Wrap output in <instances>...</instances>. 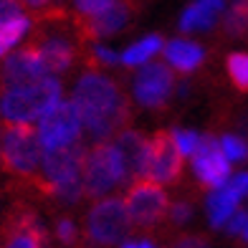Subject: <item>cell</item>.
<instances>
[{
  "instance_id": "6da1fadb",
  "label": "cell",
  "mask_w": 248,
  "mask_h": 248,
  "mask_svg": "<svg viewBox=\"0 0 248 248\" xmlns=\"http://www.w3.org/2000/svg\"><path fill=\"white\" fill-rule=\"evenodd\" d=\"M71 101L84 122V132L94 142L114 140L129 122V101L114 78L99 69H86L74 86Z\"/></svg>"
},
{
  "instance_id": "7a4b0ae2",
  "label": "cell",
  "mask_w": 248,
  "mask_h": 248,
  "mask_svg": "<svg viewBox=\"0 0 248 248\" xmlns=\"http://www.w3.org/2000/svg\"><path fill=\"white\" fill-rule=\"evenodd\" d=\"M61 81L56 74H46L33 81L13 84L0 89V119L16 124L38 122L48 109L61 101Z\"/></svg>"
},
{
  "instance_id": "3957f363",
  "label": "cell",
  "mask_w": 248,
  "mask_h": 248,
  "mask_svg": "<svg viewBox=\"0 0 248 248\" xmlns=\"http://www.w3.org/2000/svg\"><path fill=\"white\" fill-rule=\"evenodd\" d=\"M41 157H43V147L38 140V129L33 124L3 122V134H0V167L8 175L36 185L38 172H41Z\"/></svg>"
},
{
  "instance_id": "277c9868",
  "label": "cell",
  "mask_w": 248,
  "mask_h": 248,
  "mask_svg": "<svg viewBox=\"0 0 248 248\" xmlns=\"http://www.w3.org/2000/svg\"><path fill=\"white\" fill-rule=\"evenodd\" d=\"M81 177H84V193L92 200H99L109 193H114L127 180L122 155H119V147L114 144V140H99L94 142V147H89L84 152Z\"/></svg>"
},
{
  "instance_id": "5b68a950",
  "label": "cell",
  "mask_w": 248,
  "mask_h": 248,
  "mask_svg": "<svg viewBox=\"0 0 248 248\" xmlns=\"http://www.w3.org/2000/svg\"><path fill=\"white\" fill-rule=\"evenodd\" d=\"M132 220L124 198L114 195H104L99 198L86 213V223H84V233L86 238L96 243V246H109V243H122L129 235Z\"/></svg>"
},
{
  "instance_id": "8992f818",
  "label": "cell",
  "mask_w": 248,
  "mask_h": 248,
  "mask_svg": "<svg viewBox=\"0 0 248 248\" xmlns=\"http://www.w3.org/2000/svg\"><path fill=\"white\" fill-rule=\"evenodd\" d=\"M124 205H127L132 228L137 231H150L157 228L170 213V198H167L165 187L155 183L150 177L134 180L124 193Z\"/></svg>"
},
{
  "instance_id": "52a82bcc",
  "label": "cell",
  "mask_w": 248,
  "mask_h": 248,
  "mask_svg": "<svg viewBox=\"0 0 248 248\" xmlns=\"http://www.w3.org/2000/svg\"><path fill=\"white\" fill-rule=\"evenodd\" d=\"M38 140L43 150H56V147H69V144H78L84 134V122L78 114L76 104L69 101H59L53 109L38 119Z\"/></svg>"
},
{
  "instance_id": "ba28073f",
  "label": "cell",
  "mask_w": 248,
  "mask_h": 248,
  "mask_svg": "<svg viewBox=\"0 0 248 248\" xmlns=\"http://www.w3.org/2000/svg\"><path fill=\"white\" fill-rule=\"evenodd\" d=\"M175 89V69L170 63H157V61H147L142 66V71L134 76L132 84V96L140 107L147 109H157L170 99Z\"/></svg>"
},
{
  "instance_id": "9c48e42d",
  "label": "cell",
  "mask_w": 248,
  "mask_h": 248,
  "mask_svg": "<svg viewBox=\"0 0 248 248\" xmlns=\"http://www.w3.org/2000/svg\"><path fill=\"white\" fill-rule=\"evenodd\" d=\"M183 160L172 132H155L150 137V170L147 177L160 185H175L183 177Z\"/></svg>"
},
{
  "instance_id": "30bf717a",
  "label": "cell",
  "mask_w": 248,
  "mask_h": 248,
  "mask_svg": "<svg viewBox=\"0 0 248 248\" xmlns=\"http://www.w3.org/2000/svg\"><path fill=\"white\" fill-rule=\"evenodd\" d=\"M193 172L198 183L210 190L225 185V180L231 177V160L225 157L220 140H216L213 134L200 137L198 150L193 152Z\"/></svg>"
},
{
  "instance_id": "8fae6325",
  "label": "cell",
  "mask_w": 248,
  "mask_h": 248,
  "mask_svg": "<svg viewBox=\"0 0 248 248\" xmlns=\"http://www.w3.org/2000/svg\"><path fill=\"white\" fill-rule=\"evenodd\" d=\"M0 238H3L5 246H13V248H38V246L46 243L48 233L41 225V220L36 218L33 210L13 208L3 220Z\"/></svg>"
},
{
  "instance_id": "7c38bea8",
  "label": "cell",
  "mask_w": 248,
  "mask_h": 248,
  "mask_svg": "<svg viewBox=\"0 0 248 248\" xmlns=\"http://www.w3.org/2000/svg\"><path fill=\"white\" fill-rule=\"evenodd\" d=\"M78 31H81V38L89 41H99L107 38L111 33H119L124 26L132 20V3L129 0H114L109 8H104L101 13L92 16V18H78Z\"/></svg>"
},
{
  "instance_id": "4fadbf2b",
  "label": "cell",
  "mask_w": 248,
  "mask_h": 248,
  "mask_svg": "<svg viewBox=\"0 0 248 248\" xmlns=\"http://www.w3.org/2000/svg\"><path fill=\"white\" fill-rule=\"evenodd\" d=\"M46 74H51V71L43 63L38 48L33 43H28V46L18 48L16 53H10L8 61H3V69H0V89L13 86V84H23V81H33V78H41Z\"/></svg>"
},
{
  "instance_id": "5bb4252c",
  "label": "cell",
  "mask_w": 248,
  "mask_h": 248,
  "mask_svg": "<svg viewBox=\"0 0 248 248\" xmlns=\"http://www.w3.org/2000/svg\"><path fill=\"white\" fill-rule=\"evenodd\" d=\"M114 144L119 147L124 172H127L129 183L147 177V170H150V137H144V134L137 132V129L124 127L114 137Z\"/></svg>"
},
{
  "instance_id": "9a60e30c",
  "label": "cell",
  "mask_w": 248,
  "mask_h": 248,
  "mask_svg": "<svg viewBox=\"0 0 248 248\" xmlns=\"http://www.w3.org/2000/svg\"><path fill=\"white\" fill-rule=\"evenodd\" d=\"M165 61L172 66L177 74H193L198 66L205 61V48L195 41L187 38H175L165 46Z\"/></svg>"
},
{
  "instance_id": "2e32d148",
  "label": "cell",
  "mask_w": 248,
  "mask_h": 248,
  "mask_svg": "<svg viewBox=\"0 0 248 248\" xmlns=\"http://www.w3.org/2000/svg\"><path fill=\"white\" fill-rule=\"evenodd\" d=\"M225 0H195L190 8H185L183 18H180V31L195 33V31H208L216 26L218 16L223 13Z\"/></svg>"
},
{
  "instance_id": "e0dca14e",
  "label": "cell",
  "mask_w": 248,
  "mask_h": 248,
  "mask_svg": "<svg viewBox=\"0 0 248 248\" xmlns=\"http://www.w3.org/2000/svg\"><path fill=\"white\" fill-rule=\"evenodd\" d=\"M238 202L241 200L235 198L225 185L213 187L210 195H208V218H210L213 228H223V225L228 223V218L238 210Z\"/></svg>"
},
{
  "instance_id": "ac0fdd59",
  "label": "cell",
  "mask_w": 248,
  "mask_h": 248,
  "mask_svg": "<svg viewBox=\"0 0 248 248\" xmlns=\"http://www.w3.org/2000/svg\"><path fill=\"white\" fill-rule=\"evenodd\" d=\"M160 48H162V38L160 36H147V38H142L140 43L129 46L119 56V61L124 66H142V63H147Z\"/></svg>"
},
{
  "instance_id": "d6986e66",
  "label": "cell",
  "mask_w": 248,
  "mask_h": 248,
  "mask_svg": "<svg viewBox=\"0 0 248 248\" xmlns=\"http://www.w3.org/2000/svg\"><path fill=\"white\" fill-rule=\"evenodd\" d=\"M28 28H31V16H26V13H20L13 20H8L5 26H0V59L26 36Z\"/></svg>"
},
{
  "instance_id": "ffe728a7",
  "label": "cell",
  "mask_w": 248,
  "mask_h": 248,
  "mask_svg": "<svg viewBox=\"0 0 248 248\" xmlns=\"http://www.w3.org/2000/svg\"><path fill=\"white\" fill-rule=\"evenodd\" d=\"M225 71L241 92H248V53H231L225 59Z\"/></svg>"
},
{
  "instance_id": "44dd1931",
  "label": "cell",
  "mask_w": 248,
  "mask_h": 248,
  "mask_svg": "<svg viewBox=\"0 0 248 248\" xmlns=\"http://www.w3.org/2000/svg\"><path fill=\"white\" fill-rule=\"evenodd\" d=\"M246 31H248V3L246 0H235V5L225 16V33L243 36Z\"/></svg>"
},
{
  "instance_id": "7402d4cb",
  "label": "cell",
  "mask_w": 248,
  "mask_h": 248,
  "mask_svg": "<svg viewBox=\"0 0 248 248\" xmlns=\"http://www.w3.org/2000/svg\"><path fill=\"white\" fill-rule=\"evenodd\" d=\"M220 147H223L225 157H228L231 162H243V160H248V144H246L241 137H235V134H225V137L220 140Z\"/></svg>"
},
{
  "instance_id": "603a6c76",
  "label": "cell",
  "mask_w": 248,
  "mask_h": 248,
  "mask_svg": "<svg viewBox=\"0 0 248 248\" xmlns=\"http://www.w3.org/2000/svg\"><path fill=\"white\" fill-rule=\"evenodd\" d=\"M117 61H119V56L111 51V48L99 46V43H94L92 51L86 53V66H89V69H99V66H111V63H117Z\"/></svg>"
},
{
  "instance_id": "cb8c5ba5",
  "label": "cell",
  "mask_w": 248,
  "mask_h": 248,
  "mask_svg": "<svg viewBox=\"0 0 248 248\" xmlns=\"http://www.w3.org/2000/svg\"><path fill=\"white\" fill-rule=\"evenodd\" d=\"M114 0H71V5L76 10L78 18H92L96 13H101L104 8H109Z\"/></svg>"
},
{
  "instance_id": "d4e9b609",
  "label": "cell",
  "mask_w": 248,
  "mask_h": 248,
  "mask_svg": "<svg viewBox=\"0 0 248 248\" xmlns=\"http://www.w3.org/2000/svg\"><path fill=\"white\" fill-rule=\"evenodd\" d=\"M172 137H175V142H177L180 152H183L185 157H193V152L198 150L200 134H195V132H187V129H175V132H172Z\"/></svg>"
},
{
  "instance_id": "484cf974",
  "label": "cell",
  "mask_w": 248,
  "mask_h": 248,
  "mask_svg": "<svg viewBox=\"0 0 248 248\" xmlns=\"http://www.w3.org/2000/svg\"><path fill=\"white\" fill-rule=\"evenodd\" d=\"M56 238L61 243H76L78 241V231H76V223L71 218H61L56 223Z\"/></svg>"
},
{
  "instance_id": "4316f807",
  "label": "cell",
  "mask_w": 248,
  "mask_h": 248,
  "mask_svg": "<svg viewBox=\"0 0 248 248\" xmlns=\"http://www.w3.org/2000/svg\"><path fill=\"white\" fill-rule=\"evenodd\" d=\"M225 187H228L238 200L248 198V172H238V175L228 177V180H225Z\"/></svg>"
},
{
  "instance_id": "83f0119b",
  "label": "cell",
  "mask_w": 248,
  "mask_h": 248,
  "mask_svg": "<svg viewBox=\"0 0 248 248\" xmlns=\"http://www.w3.org/2000/svg\"><path fill=\"white\" fill-rule=\"evenodd\" d=\"M23 13V3L20 0H0V26H5L8 20Z\"/></svg>"
},
{
  "instance_id": "f1b7e54d",
  "label": "cell",
  "mask_w": 248,
  "mask_h": 248,
  "mask_svg": "<svg viewBox=\"0 0 248 248\" xmlns=\"http://www.w3.org/2000/svg\"><path fill=\"white\" fill-rule=\"evenodd\" d=\"M190 213H193V208H190V202H185V200H177V202H172L170 205V220L175 223V225H183L187 218H190Z\"/></svg>"
},
{
  "instance_id": "f546056e",
  "label": "cell",
  "mask_w": 248,
  "mask_h": 248,
  "mask_svg": "<svg viewBox=\"0 0 248 248\" xmlns=\"http://www.w3.org/2000/svg\"><path fill=\"white\" fill-rule=\"evenodd\" d=\"M246 220H248V213L246 210H235L233 216L228 218V223H225V228H228V233H233V235H241Z\"/></svg>"
},
{
  "instance_id": "4dcf8cb0",
  "label": "cell",
  "mask_w": 248,
  "mask_h": 248,
  "mask_svg": "<svg viewBox=\"0 0 248 248\" xmlns=\"http://www.w3.org/2000/svg\"><path fill=\"white\" fill-rule=\"evenodd\" d=\"M122 246L124 248H152L157 243H155L152 235H127V238L122 241Z\"/></svg>"
},
{
  "instance_id": "1f68e13d",
  "label": "cell",
  "mask_w": 248,
  "mask_h": 248,
  "mask_svg": "<svg viewBox=\"0 0 248 248\" xmlns=\"http://www.w3.org/2000/svg\"><path fill=\"white\" fill-rule=\"evenodd\" d=\"M20 3H23V8H31V10H36V13H41V10L53 5V0H20Z\"/></svg>"
},
{
  "instance_id": "d6a6232c",
  "label": "cell",
  "mask_w": 248,
  "mask_h": 248,
  "mask_svg": "<svg viewBox=\"0 0 248 248\" xmlns=\"http://www.w3.org/2000/svg\"><path fill=\"white\" fill-rule=\"evenodd\" d=\"M180 246H202V238H180Z\"/></svg>"
},
{
  "instance_id": "836d02e7",
  "label": "cell",
  "mask_w": 248,
  "mask_h": 248,
  "mask_svg": "<svg viewBox=\"0 0 248 248\" xmlns=\"http://www.w3.org/2000/svg\"><path fill=\"white\" fill-rule=\"evenodd\" d=\"M241 238L248 243V220H246V225H243V231H241Z\"/></svg>"
},
{
  "instance_id": "e575fe53",
  "label": "cell",
  "mask_w": 248,
  "mask_h": 248,
  "mask_svg": "<svg viewBox=\"0 0 248 248\" xmlns=\"http://www.w3.org/2000/svg\"><path fill=\"white\" fill-rule=\"evenodd\" d=\"M0 134H3V127H0Z\"/></svg>"
}]
</instances>
